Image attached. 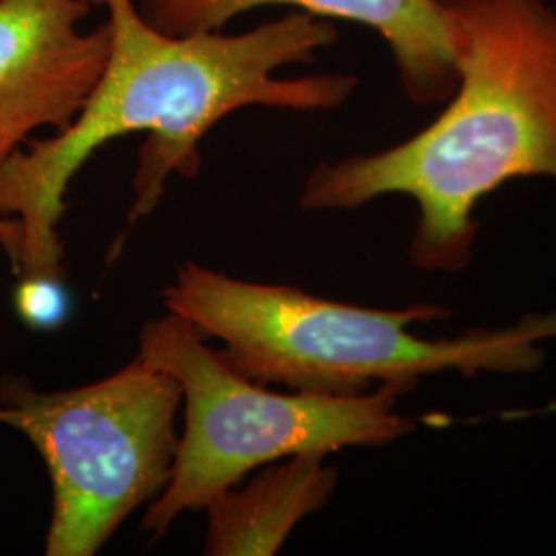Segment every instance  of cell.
<instances>
[{
    "label": "cell",
    "mask_w": 556,
    "mask_h": 556,
    "mask_svg": "<svg viewBox=\"0 0 556 556\" xmlns=\"http://www.w3.org/2000/svg\"><path fill=\"white\" fill-rule=\"evenodd\" d=\"M108 9L110 54L75 119L50 139H29L0 167V219L20 225L15 277H66L60 220L66 190L100 147L144 132L132 179L128 223L160 206L165 181L194 178L199 142L229 114L250 105L318 112L353 98V75L277 77L289 64L314 62L337 41V27L312 13H291L238 36L202 31L169 36L135 0H91Z\"/></svg>",
    "instance_id": "obj_1"
},
{
    "label": "cell",
    "mask_w": 556,
    "mask_h": 556,
    "mask_svg": "<svg viewBox=\"0 0 556 556\" xmlns=\"http://www.w3.org/2000/svg\"><path fill=\"white\" fill-rule=\"evenodd\" d=\"M457 83L445 110L410 139L321 163L303 211H357L408 197V260L422 273L466 270L480 202L519 178L556 179V9L546 0H443Z\"/></svg>",
    "instance_id": "obj_2"
},
{
    "label": "cell",
    "mask_w": 556,
    "mask_h": 556,
    "mask_svg": "<svg viewBox=\"0 0 556 556\" xmlns=\"http://www.w3.org/2000/svg\"><path fill=\"white\" fill-rule=\"evenodd\" d=\"M167 312L223 342L220 357L241 376L293 392L357 396L381 386L404 390L441 374L528 376L556 340V309L457 337H418L413 326L450 316L438 303L397 309L318 298L293 285L233 278L184 262L161 291Z\"/></svg>",
    "instance_id": "obj_3"
},
{
    "label": "cell",
    "mask_w": 556,
    "mask_h": 556,
    "mask_svg": "<svg viewBox=\"0 0 556 556\" xmlns=\"http://www.w3.org/2000/svg\"><path fill=\"white\" fill-rule=\"evenodd\" d=\"M181 386L184 427L172 478L147 505L140 530L153 540L186 511H200L254 470L299 454L386 447L415 433L397 413L408 390L381 386L357 396L273 392L241 376L186 319L167 312L142 324L139 355Z\"/></svg>",
    "instance_id": "obj_4"
},
{
    "label": "cell",
    "mask_w": 556,
    "mask_h": 556,
    "mask_svg": "<svg viewBox=\"0 0 556 556\" xmlns=\"http://www.w3.org/2000/svg\"><path fill=\"white\" fill-rule=\"evenodd\" d=\"M181 386L137 357L108 378L60 392L0 381V425L38 450L52 482L43 553L96 556L165 491L178 452Z\"/></svg>",
    "instance_id": "obj_5"
},
{
    "label": "cell",
    "mask_w": 556,
    "mask_h": 556,
    "mask_svg": "<svg viewBox=\"0 0 556 556\" xmlns=\"http://www.w3.org/2000/svg\"><path fill=\"white\" fill-rule=\"evenodd\" d=\"M91 0H0V167L40 128L64 130L98 85L108 21L80 31Z\"/></svg>",
    "instance_id": "obj_6"
},
{
    "label": "cell",
    "mask_w": 556,
    "mask_h": 556,
    "mask_svg": "<svg viewBox=\"0 0 556 556\" xmlns=\"http://www.w3.org/2000/svg\"><path fill=\"white\" fill-rule=\"evenodd\" d=\"M140 15L169 36L217 31L264 4H293L316 17L355 21L388 43L400 85L415 105L447 101L456 56L443 0H135Z\"/></svg>",
    "instance_id": "obj_7"
},
{
    "label": "cell",
    "mask_w": 556,
    "mask_h": 556,
    "mask_svg": "<svg viewBox=\"0 0 556 556\" xmlns=\"http://www.w3.org/2000/svg\"><path fill=\"white\" fill-rule=\"evenodd\" d=\"M213 498L206 511V556H275L305 517L337 491L326 454L282 457Z\"/></svg>",
    "instance_id": "obj_8"
},
{
    "label": "cell",
    "mask_w": 556,
    "mask_h": 556,
    "mask_svg": "<svg viewBox=\"0 0 556 556\" xmlns=\"http://www.w3.org/2000/svg\"><path fill=\"white\" fill-rule=\"evenodd\" d=\"M13 291V307L21 321L36 332H56L73 312V298L66 287V277L27 275L17 277Z\"/></svg>",
    "instance_id": "obj_9"
},
{
    "label": "cell",
    "mask_w": 556,
    "mask_h": 556,
    "mask_svg": "<svg viewBox=\"0 0 556 556\" xmlns=\"http://www.w3.org/2000/svg\"><path fill=\"white\" fill-rule=\"evenodd\" d=\"M17 243H20V225L15 220L0 219V245L11 262L17 254Z\"/></svg>",
    "instance_id": "obj_10"
}]
</instances>
